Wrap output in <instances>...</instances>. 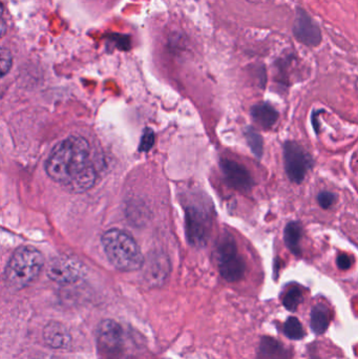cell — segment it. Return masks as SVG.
I'll list each match as a JSON object with an SVG mask.
<instances>
[{
  "instance_id": "4",
  "label": "cell",
  "mask_w": 358,
  "mask_h": 359,
  "mask_svg": "<svg viewBox=\"0 0 358 359\" xmlns=\"http://www.w3.org/2000/svg\"><path fill=\"white\" fill-rule=\"evenodd\" d=\"M219 271L227 282H239L246 271V264L237 250V243L231 234L221 236L216 247Z\"/></svg>"
},
{
  "instance_id": "15",
  "label": "cell",
  "mask_w": 358,
  "mask_h": 359,
  "mask_svg": "<svg viewBox=\"0 0 358 359\" xmlns=\"http://www.w3.org/2000/svg\"><path fill=\"white\" fill-rule=\"evenodd\" d=\"M303 236L302 224L300 222H289L284 230V242L286 247L296 257L302 255L301 251V238Z\"/></svg>"
},
{
  "instance_id": "14",
  "label": "cell",
  "mask_w": 358,
  "mask_h": 359,
  "mask_svg": "<svg viewBox=\"0 0 358 359\" xmlns=\"http://www.w3.org/2000/svg\"><path fill=\"white\" fill-rule=\"evenodd\" d=\"M250 113L254 121L265 130L273 128L279 119V113L277 109L268 103H259L254 105Z\"/></svg>"
},
{
  "instance_id": "17",
  "label": "cell",
  "mask_w": 358,
  "mask_h": 359,
  "mask_svg": "<svg viewBox=\"0 0 358 359\" xmlns=\"http://www.w3.org/2000/svg\"><path fill=\"white\" fill-rule=\"evenodd\" d=\"M245 135L248 145L254 155L258 159H262L263 155H264V141H263L262 136L252 126H248L246 128Z\"/></svg>"
},
{
  "instance_id": "13",
  "label": "cell",
  "mask_w": 358,
  "mask_h": 359,
  "mask_svg": "<svg viewBox=\"0 0 358 359\" xmlns=\"http://www.w3.org/2000/svg\"><path fill=\"white\" fill-rule=\"evenodd\" d=\"M259 359H292L294 353L289 348L286 347L283 343L273 339L264 337L261 339L258 350Z\"/></svg>"
},
{
  "instance_id": "2",
  "label": "cell",
  "mask_w": 358,
  "mask_h": 359,
  "mask_svg": "<svg viewBox=\"0 0 358 359\" xmlns=\"http://www.w3.org/2000/svg\"><path fill=\"white\" fill-rule=\"evenodd\" d=\"M109 263L120 271L130 272L141 269L144 263L140 247L128 232L109 229L101 238Z\"/></svg>"
},
{
  "instance_id": "20",
  "label": "cell",
  "mask_w": 358,
  "mask_h": 359,
  "mask_svg": "<svg viewBox=\"0 0 358 359\" xmlns=\"http://www.w3.org/2000/svg\"><path fill=\"white\" fill-rule=\"evenodd\" d=\"M109 40L113 42L118 48L122 50H128L130 48V37L122 34H109Z\"/></svg>"
},
{
  "instance_id": "23",
  "label": "cell",
  "mask_w": 358,
  "mask_h": 359,
  "mask_svg": "<svg viewBox=\"0 0 358 359\" xmlns=\"http://www.w3.org/2000/svg\"><path fill=\"white\" fill-rule=\"evenodd\" d=\"M153 143H155V134H153V130L147 128L143 134L142 139H141L140 151H149L153 147Z\"/></svg>"
},
{
  "instance_id": "25",
  "label": "cell",
  "mask_w": 358,
  "mask_h": 359,
  "mask_svg": "<svg viewBox=\"0 0 358 359\" xmlns=\"http://www.w3.org/2000/svg\"><path fill=\"white\" fill-rule=\"evenodd\" d=\"M321 111H315V113L312 114V117H311V120H312L313 128H315V132L317 133V134H319V118H317V116L319 115Z\"/></svg>"
},
{
  "instance_id": "6",
  "label": "cell",
  "mask_w": 358,
  "mask_h": 359,
  "mask_svg": "<svg viewBox=\"0 0 358 359\" xmlns=\"http://www.w3.org/2000/svg\"><path fill=\"white\" fill-rule=\"evenodd\" d=\"M46 274L53 282L58 284H74L83 278L84 267L75 257L58 255L48 263Z\"/></svg>"
},
{
  "instance_id": "5",
  "label": "cell",
  "mask_w": 358,
  "mask_h": 359,
  "mask_svg": "<svg viewBox=\"0 0 358 359\" xmlns=\"http://www.w3.org/2000/svg\"><path fill=\"white\" fill-rule=\"evenodd\" d=\"M284 166L292 183L301 184L315 166L312 156L298 142L287 141L283 147Z\"/></svg>"
},
{
  "instance_id": "9",
  "label": "cell",
  "mask_w": 358,
  "mask_h": 359,
  "mask_svg": "<svg viewBox=\"0 0 358 359\" xmlns=\"http://www.w3.org/2000/svg\"><path fill=\"white\" fill-rule=\"evenodd\" d=\"M221 170L227 184L233 189L247 194L254 187V181L249 170L242 164L233 160L224 159L221 161Z\"/></svg>"
},
{
  "instance_id": "12",
  "label": "cell",
  "mask_w": 358,
  "mask_h": 359,
  "mask_svg": "<svg viewBox=\"0 0 358 359\" xmlns=\"http://www.w3.org/2000/svg\"><path fill=\"white\" fill-rule=\"evenodd\" d=\"M43 341L52 349H65L71 345V337L67 327L58 322H50L44 328Z\"/></svg>"
},
{
  "instance_id": "7",
  "label": "cell",
  "mask_w": 358,
  "mask_h": 359,
  "mask_svg": "<svg viewBox=\"0 0 358 359\" xmlns=\"http://www.w3.org/2000/svg\"><path fill=\"white\" fill-rule=\"evenodd\" d=\"M99 349L107 358H118L123 351V330L113 320H104L97 330Z\"/></svg>"
},
{
  "instance_id": "21",
  "label": "cell",
  "mask_w": 358,
  "mask_h": 359,
  "mask_svg": "<svg viewBox=\"0 0 358 359\" xmlns=\"http://www.w3.org/2000/svg\"><path fill=\"white\" fill-rule=\"evenodd\" d=\"M317 203L323 209H329L333 206L336 201V194L330 191H321L317 194Z\"/></svg>"
},
{
  "instance_id": "1",
  "label": "cell",
  "mask_w": 358,
  "mask_h": 359,
  "mask_svg": "<svg viewBox=\"0 0 358 359\" xmlns=\"http://www.w3.org/2000/svg\"><path fill=\"white\" fill-rule=\"evenodd\" d=\"M90 155V145L85 139L69 137L50 151L46 162V174L69 191H88L94 187L98 177Z\"/></svg>"
},
{
  "instance_id": "22",
  "label": "cell",
  "mask_w": 358,
  "mask_h": 359,
  "mask_svg": "<svg viewBox=\"0 0 358 359\" xmlns=\"http://www.w3.org/2000/svg\"><path fill=\"white\" fill-rule=\"evenodd\" d=\"M0 57H1L0 58V69H1V76L4 77L10 72L11 67H12V55H11L10 50L2 48Z\"/></svg>"
},
{
  "instance_id": "16",
  "label": "cell",
  "mask_w": 358,
  "mask_h": 359,
  "mask_svg": "<svg viewBox=\"0 0 358 359\" xmlns=\"http://www.w3.org/2000/svg\"><path fill=\"white\" fill-rule=\"evenodd\" d=\"M311 329L315 334H324L330 324V311L325 305L315 306L311 311Z\"/></svg>"
},
{
  "instance_id": "3",
  "label": "cell",
  "mask_w": 358,
  "mask_h": 359,
  "mask_svg": "<svg viewBox=\"0 0 358 359\" xmlns=\"http://www.w3.org/2000/svg\"><path fill=\"white\" fill-rule=\"evenodd\" d=\"M44 259L38 249L20 247L13 253L4 270V282L13 290H21L39 276Z\"/></svg>"
},
{
  "instance_id": "19",
  "label": "cell",
  "mask_w": 358,
  "mask_h": 359,
  "mask_svg": "<svg viewBox=\"0 0 358 359\" xmlns=\"http://www.w3.org/2000/svg\"><path fill=\"white\" fill-rule=\"evenodd\" d=\"M303 302V292L298 287H292L283 297V305L286 309L294 312Z\"/></svg>"
},
{
  "instance_id": "18",
  "label": "cell",
  "mask_w": 358,
  "mask_h": 359,
  "mask_svg": "<svg viewBox=\"0 0 358 359\" xmlns=\"http://www.w3.org/2000/svg\"><path fill=\"white\" fill-rule=\"evenodd\" d=\"M284 334L292 341L304 339L305 330L303 325L296 318H289L283 327Z\"/></svg>"
},
{
  "instance_id": "11",
  "label": "cell",
  "mask_w": 358,
  "mask_h": 359,
  "mask_svg": "<svg viewBox=\"0 0 358 359\" xmlns=\"http://www.w3.org/2000/svg\"><path fill=\"white\" fill-rule=\"evenodd\" d=\"M294 36L298 41L309 46H319L322 41L321 31L308 13L298 8L294 27Z\"/></svg>"
},
{
  "instance_id": "8",
  "label": "cell",
  "mask_w": 358,
  "mask_h": 359,
  "mask_svg": "<svg viewBox=\"0 0 358 359\" xmlns=\"http://www.w3.org/2000/svg\"><path fill=\"white\" fill-rule=\"evenodd\" d=\"M186 234L191 244L199 247L206 244L209 236L208 217L195 207L186 210Z\"/></svg>"
},
{
  "instance_id": "24",
  "label": "cell",
  "mask_w": 358,
  "mask_h": 359,
  "mask_svg": "<svg viewBox=\"0 0 358 359\" xmlns=\"http://www.w3.org/2000/svg\"><path fill=\"white\" fill-rule=\"evenodd\" d=\"M336 264H338V267L340 270H348L350 269L351 265H352V259L349 255H340L336 259Z\"/></svg>"
},
{
  "instance_id": "10",
  "label": "cell",
  "mask_w": 358,
  "mask_h": 359,
  "mask_svg": "<svg viewBox=\"0 0 358 359\" xmlns=\"http://www.w3.org/2000/svg\"><path fill=\"white\" fill-rule=\"evenodd\" d=\"M143 278L151 287L162 286L170 274V264L166 255L155 253L143 263Z\"/></svg>"
}]
</instances>
